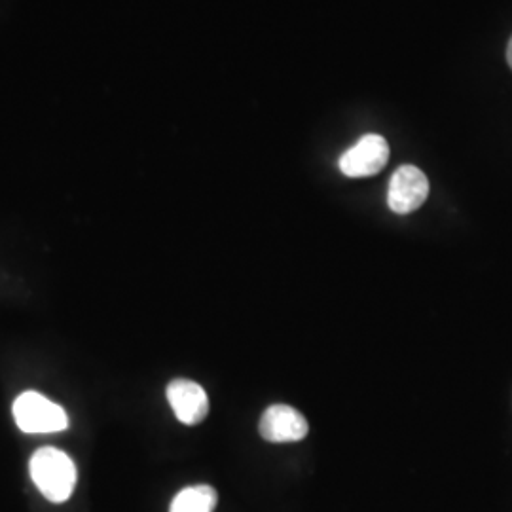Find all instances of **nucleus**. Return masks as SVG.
<instances>
[{
	"label": "nucleus",
	"instance_id": "obj_2",
	"mask_svg": "<svg viewBox=\"0 0 512 512\" xmlns=\"http://www.w3.org/2000/svg\"><path fill=\"white\" fill-rule=\"evenodd\" d=\"M12 412L19 429L25 433H57L69 425L65 410L37 391L21 393Z\"/></svg>",
	"mask_w": 512,
	"mask_h": 512
},
{
	"label": "nucleus",
	"instance_id": "obj_3",
	"mask_svg": "<svg viewBox=\"0 0 512 512\" xmlns=\"http://www.w3.org/2000/svg\"><path fill=\"white\" fill-rule=\"evenodd\" d=\"M387 162H389L387 141L382 135L368 133L340 156L338 167L346 177L361 179V177L378 175Z\"/></svg>",
	"mask_w": 512,
	"mask_h": 512
},
{
	"label": "nucleus",
	"instance_id": "obj_6",
	"mask_svg": "<svg viewBox=\"0 0 512 512\" xmlns=\"http://www.w3.org/2000/svg\"><path fill=\"white\" fill-rule=\"evenodd\" d=\"M167 401L184 425H198L207 418L209 399L202 385L196 382L173 380L167 385Z\"/></svg>",
	"mask_w": 512,
	"mask_h": 512
},
{
	"label": "nucleus",
	"instance_id": "obj_8",
	"mask_svg": "<svg viewBox=\"0 0 512 512\" xmlns=\"http://www.w3.org/2000/svg\"><path fill=\"white\" fill-rule=\"evenodd\" d=\"M507 61H509L512 69V38L509 40V46H507Z\"/></svg>",
	"mask_w": 512,
	"mask_h": 512
},
{
	"label": "nucleus",
	"instance_id": "obj_7",
	"mask_svg": "<svg viewBox=\"0 0 512 512\" xmlns=\"http://www.w3.org/2000/svg\"><path fill=\"white\" fill-rule=\"evenodd\" d=\"M219 495L211 486H190L184 488L171 501L169 512H213L217 507Z\"/></svg>",
	"mask_w": 512,
	"mask_h": 512
},
{
	"label": "nucleus",
	"instance_id": "obj_4",
	"mask_svg": "<svg viewBox=\"0 0 512 512\" xmlns=\"http://www.w3.org/2000/svg\"><path fill=\"white\" fill-rule=\"evenodd\" d=\"M429 196V181L416 165H401L387 190V205L397 215H410L418 211Z\"/></svg>",
	"mask_w": 512,
	"mask_h": 512
},
{
	"label": "nucleus",
	"instance_id": "obj_1",
	"mask_svg": "<svg viewBox=\"0 0 512 512\" xmlns=\"http://www.w3.org/2000/svg\"><path fill=\"white\" fill-rule=\"evenodd\" d=\"M31 478L40 494L52 503L67 501L76 486L73 459L57 448H40L31 458Z\"/></svg>",
	"mask_w": 512,
	"mask_h": 512
},
{
	"label": "nucleus",
	"instance_id": "obj_5",
	"mask_svg": "<svg viewBox=\"0 0 512 512\" xmlns=\"http://www.w3.org/2000/svg\"><path fill=\"white\" fill-rule=\"evenodd\" d=\"M260 437L275 444L298 442L310 433L308 420L289 404H272L260 418Z\"/></svg>",
	"mask_w": 512,
	"mask_h": 512
}]
</instances>
